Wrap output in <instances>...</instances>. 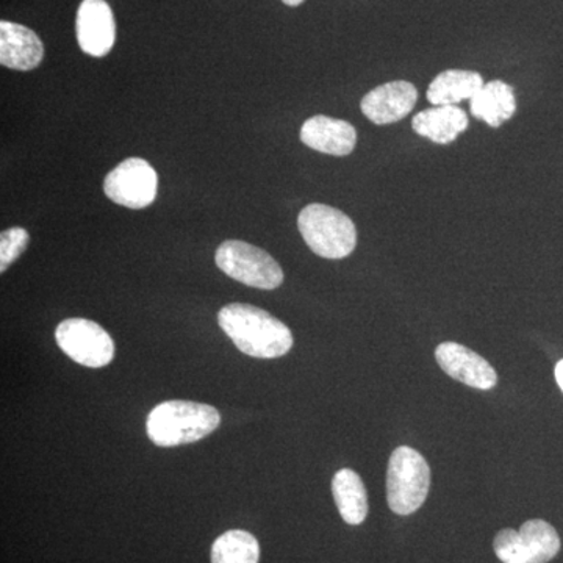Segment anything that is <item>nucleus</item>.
<instances>
[{
  "label": "nucleus",
  "instance_id": "11",
  "mask_svg": "<svg viewBox=\"0 0 563 563\" xmlns=\"http://www.w3.org/2000/svg\"><path fill=\"white\" fill-rule=\"evenodd\" d=\"M418 91L409 81L396 80L380 85L362 99L361 109L377 125L401 121L417 103Z\"/></svg>",
  "mask_w": 563,
  "mask_h": 563
},
{
  "label": "nucleus",
  "instance_id": "15",
  "mask_svg": "<svg viewBox=\"0 0 563 563\" xmlns=\"http://www.w3.org/2000/svg\"><path fill=\"white\" fill-rule=\"evenodd\" d=\"M484 87V79L474 70L450 69L439 74L428 90V101L433 107L455 106L472 99Z\"/></svg>",
  "mask_w": 563,
  "mask_h": 563
},
{
  "label": "nucleus",
  "instance_id": "4",
  "mask_svg": "<svg viewBox=\"0 0 563 563\" xmlns=\"http://www.w3.org/2000/svg\"><path fill=\"white\" fill-rule=\"evenodd\" d=\"M431 488V468L418 451L399 446L387 470V501L393 512L412 515L424 504Z\"/></svg>",
  "mask_w": 563,
  "mask_h": 563
},
{
  "label": "nucleus",
  "instance_id": "20",
  "mask_svg": "<svg viewBox=\"0 0 563 563\" xmlns=\"http://www.w3.org/2000/svg\"><path fill=\"white\" fill-rule=\"evenodd\" d=\"M555 380H558L559 387L563 391V361L558 363L555 366Z\"/></svg>",
  "mask_w": 563,
  "mask_h": 563
},
{
  "label": "nucleus",
  "instance_id": "12",
  "mask_svg": "<svg viewBox=\"0 0 563 563\" xmlns=\"http://www.w3.org/2000/svg\"><path fill=\"white\" fill-rule=\"evenodd\" d=\"M301 141L310 150L344 157L354 151L357 131L350 122L317 114L303 122Z\"/></svg>",
  "mask_w": 563,
  "mask_h": 563
},
{
  "label": "nucleus",
  "instance_id": "18",
  "mask_svg": "<svg viewBox=\"0 0 563 563\" xmlns=\"http://www.w3.org/2000/svg\"><path fill=\"white\" fill-rule=\"evenodd\" d=\"M261 544L251 532L232 529L222 533L211 547V563H258Z\"/></svg>",
  "mask_w": 563,
  "mask_h": 563
},
{
  "label": "nucleus",
  "instance_id": "6",
  "mask_svg": "<svg viewBox=\"0 0 563 563\" xmlns=\"http://www.w3.org/2000/svg\"><path fill=\"white\" fill-rule=\"evenodd\" d=\"M493 550L503 563H548L561 551V539L547 521L529 520L520 531L507 528L496 533Z\"/></svg>",
  "mask_w": 563,
  "mask_h": 563
},
{
  "label": "nucleus",
  "instance_id": "7",
  "mask_svg": "<svg viewBox=\"0 0 563 563\" xmlns=\"http://www.w3.org/2000/svg\"><path fill=\"white\" fill-rule=\"evenodd\" d=\"M55 340L69 358L88 368H103L114 357L110 333L98 322L85 318L62 321L55 331Z\"/></svg>",
  "mask_w": 563,
  "mask_h": 563
},
{
  "label": "nucleus",
  "instance_id": "19",
  "mask_svg": "<svg viewBox=\"0 0 563 563\" xmlns=\"http://www.w3.org/2000/svg\"><path fill=\"white\" fill-rule=\"evenodd\" d=\"M31 242V235L25 229L11 228L0 235V273H5L11 263L25 251Z\"/></svg>",
  "mask_w": 563,
  "mask_h": 563
},
{
  "label": "nucleus",
  "instance_id": "21",
  "mask_svg": "<svg viewBox=\"0 0 563 563\" xmlns=\"http://www.w3.org/2000/svg\"><path fill=\"white\" fill-rule=\"evenodd\" d=\"M282 2H284L285 5H288V7H298V5H301L303 0H282Z\"/></svg>",
  "mask_w": 563,
  "mask_h": 563
},
{
  "label": "nucleus",
  "instance_id": "14",
  "mask_svg": "<svg viewBox=\"0 0 563 563\" xmlns=\"http://www.w3.org/2000/svg\"><path fill=\"white\" fill-rule=\"evenodd\" d=\"M468 125V114L457 106L432 107L412 120L413 131L437 144L453 143Z\"/></svg>",
  "mask_w": 563,
  "mask_h": 563
},
{
  "label": "nucleus",
  "instance_id": "8",
  "mask_svg": "<svg viewBox=\"0 0 563 563\" xmlns=\"http://www.w3.org/2000/svg\"><path fill=\"white\" fill-rule=\"evenodd\" d=\"M103 191L118 206L146 209L157 198V172L143 158H128L107 174Z\"/></svg>",
  "mask_w": 563,
  "mask_h": 563
},
{
  "label": "nucleus",
  "instance_id": "2",
  "mask_svg": "<svg viewBox=\"0 0 563 563\" xmlns=\"http://www.w3.org/2000/svg\"><path fill=\"white\" fill-rule=\"evenodd\" d=\"M221 424V415L209 404L165 401L151 410L146 433L161 448H176L206 439Z\"/></svg>",
  "mask_w": 563,
  "mask_h": 563
},
{
  "label": "nucleus",
  "instance_id": "13",
  "mask_svg": "<svg viewBox=\"0 0 563 563\" xmlns=\"http://www.w3.org/2000/svg\"><path fill=\"white\" fill-rule=\"evenodd\" d=\"M44 46L31 29L14 22H0V63L7 68L32 70L43 62Z\"/></svg>",
  "mask_w": 563,
  "mask_h": 563
},
{
  "label": "nucleus",
  "instance_id": "17",
  "mask_svg": "<svg viewBox=\"0 0 563 563\" xmlns=\"http://www.w3.org/2000/svg\"><path fill=\"white\" fill-rule=\"evenodd\" d=\"M517 110L512 87L501 80L488 81L483 90L472 99V114L487 122L490 128H499L509 121Z\"/></svg>",
  "mask_w": 563,
  "mask_h": 563
},
{
  "label": "nucleus",
  "instance_id": "16",
  "mask_svg": "<svg viewBox=\"0 0 563 563\" xmlns=\"http://www.w3.org/2000/svg\"><path fill=\"white\" fill-rule=\"evenodd\" d=\"M333 499L336 509L347 525L358 526L368 515V495L357 473L350 468L340 470L332 479Z\"/></svg>",
  "mask_w": 563,
  "mask_h": 563
},
{
  "label": "nucleus",
  "instance_id": "3",
  "mask_svg": "<svg viewBox=\"0 0 563 563\" xmlns=\"http://www.w3.org/2000/svg\"><path fill=\"white\" fill-rule=\"evenodd\" d=\"M298 229L307 246L329 261L347 257L357 246V229L343 211L310 203L298 218Z\"/></svg>",
  "mask_w": 563,
  "mask_h": 563
},
{
  "label": "nucleus",
  "instance_id": "9",
  "mask_svg": "<svg viewBox=\"0 0 563 563\" xmlns=\"http://www.w3.org/2000/svg\"><path fill=\"white\" fill-rule=\"evenodd\" d=\"M435 358L448 376L468 387L487 391L498 384V374L490 363L463 344L455 342L439 344Z\"/></svg>",
  "mask_w": 563,
  "mask_h": 563
},
{
  "label": "nucleus",
  "instance_id": "10",
  "mask_svg": "<svg viewBox=\"0 0 563 563\" xmlns=\"http://www.w3.org/2000/svg\"><path fill=\"white\" fill-rule=\"evenodd\" d=\"M77 40L91 57H106L117 40L113 11L106 0H84L77 11Z\"/></svg>",
  "mask_w": 563,
  "mask_h": 563
},
{
  "label": "nucleus",
  "instance_id": "1",
  "mask_svg": "<svg viewBox=\"0 0 563 563\" xmlns=\"http://www.w3.org/2000/svg\"><path fill=\"white\" fill-rule=\"evenodd\" d=\"M218 322L239 351L251 357L279 358L295 343L288 325L251 303H228L218 313Z\"/></svg>",
  "mask_w": 563,
  "mask_h": 563
},
{
  "label": "nucleus",
  "instance_id": "5",
  "mask_svg": "<svg viewBox=\"0 0 563 563\" xmlns=\"http://www.w3.org/2000/svg\"><path fill=\"white\" fill-rule=\"evenodd\" d=\"M218 268L225 276L258 290H276L284 282L279 263L268 252L242 240H228L218 247Z\"/></svg>",
  "mask_w": 563,
  "mask_h": 563
}]
</instances>
